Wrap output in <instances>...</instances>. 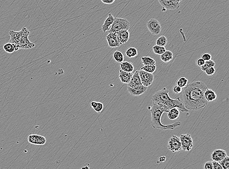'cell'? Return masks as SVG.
<instances>
[{"label":"cell","instance_id":"1","mask_svg":"<svg viewBox=\"0 0 229 169\" xmlns=\"http://www.w3.org/2000/svg\"><path fill=\"white\" fill-rule=\"evenodd\" d=\"M207 86L203 82L197 81L188 84L182 90L183 102L188 110H198L208 103L204 97Z\"/></svg>","mask_w":229,"mask_h":169},{"label":"cell","instance_id":"2","mask_svg":"<svg viewBox=\"0 0 229 169\" xmlns=\"http://www.w3.org/2000/svg\"><path fill=\"white\" fill-rule=\"evenodd\" d=\"M151 114V125L154 129L161 130H174L181 125V122L177 121L173 124L164 125L161 123V118L164 113H168L170 109L164 105H157L152 103L151 107H149Z\"/></svg>","mask_w":229,"mask_h":169},{"label":"cell","instance_id":"3","mask_svg":"<svg viewBox=\"0 0 229 169\" xmlns=\"http://www.w3.org/2000/svg\"><path fill=\"white\" fill-rule=\"evenodd\" d=\"M10 42L16 44L19 49H31L35 47V44L29 39L30 32L27 28L23 27L20 31L10 30Z\"/></svg>","mask_w":229,"mask_h":169},{"label":"cell","instance_id":"4","mask_svg":"<svg viewBox=\"0 0 229 169\" xmlns=\"http://www.w3.org/2000/svg\"><path fill=\"white\" fill-rule=\"evenodd\" d=\"M169 90L164 88L161 90L156 91L151 97L152 103L157 105H164L169 109L177 108L178 105V100L172 99L170 97Z\"/></svg>","mask_w":229,"mask_h":169},{"label":"cell","instance_id":"5","mask_svg":"<svg viewBox=\"0 0 229 169\" xmlns=\"http://www.w3.org/2000/svg\"><path fill=\"white\" fill-rule=\"evenodd\" d=\"M130 23L125 18H114V21L110 29L109 33H116L121 30H129Z\"/></svg>","mask_w":229,"mask_h":169},{"label":"cell","instance_id":"6","mask_svg":"<svg viewBox=\"0 0 229 169\" xmlns=\"http://www.w3.org/2000/svg\"><path fill=\"white\" fill-rule=\"evenodd\" d=\"M168 149L173 152H178L182 150V145L179 137L173 135L170 137L167 145Z\"/></svg>","mask_w":229,"mask_h":169},{"label":"cell","instance_id":"7","mask_svg":"<svg viewBox=\"0 0 229 169\" xmlns=\"http://www.w3.org/2000/svg\"><path fill=\"white\" fill-rule=\"evenodd\" d=\"M182 145V150L184 152L190 151L193 147V140L189 134H181L179 136Z\"/></svg>","mask_w":229,"mask_h":169},{"label":"cell","instance_id":"8","mask_svg":"<svg viewBox=\"0 0 229 169\" xmlns=\"http://www.w3.org/2000/svg\"><path fill=\"white\" fill-rule=\"evenodd\" d=\"M148 30L154 35H158L161 31V25L158 21L155 18H151L147 23Z\"/></svg>","mask_w":229,"mask_h":169},{"label":"cell","instance_id":"9","mask_svg":"<svg viewBox=\"0 0 229 169\" xmlns=\"http://www.w3.org/2000/svg\"><path fill=\"white\" fill-rule=\"evenodd\" d=\"M138 73L142 85L148 87L152 85L155 79L153 73H148L141 70L138 71Z\"/></svg>","mask_w":229,"mask_h":169},{"label":"cell","instance_id":"10","mask_svg":"<svg viewBox=\"0 0 229 169\" xmlns=\"http://www.w3.org/2000/svg\"><path fill=\"white\" fill-rule=\"evenodd\" d=\"M158 1L165 10H177L180 6V4L174 0H158Z\"/></svg>","mask_w":229,"mask_h":169},{"label":"cell","instance_id":"11","mask_svg":"<svg viewBox=\"0 0 229 169\" xmlns=\"http://www.w3.org/2000/svg\"><path fill=\"white\" fill-rule=\"evenodd\" d=\"M28 140L29 143L36 145H44L47 142L45 137L38 134H30Z\"/></svg>","mask_w":229,"mask_h":169},{"label":"cell","instance_id":"12","mask_svg":"<svg viewBox=\"0 0 229 169\" xmlns=\"http://www.w3.org/2000/svg\"><path fill=\"white\" fill-rule=\"evenodd\" d=\"M106 40L108 45L110 48H114L121 46L120 42L118 41L116 33H109L106 36Z\"/></svg>","mask_w":229,"mask_h":169},{"label":"cell","instance_id":"13","mask_svg":"<svg viewBox=\"0 0 229 169\" xmlns=\"http://www.w3.org/2000/svg\"><path fill=\"white\" fill-rule=\"evenodd\" d=\"M148 87L142 85L136 86L134 88H130L128 86L127 90L128 93L133 96H140L146 92Z\"/></svg>","mask_w":229,"mask_h":169},{"label":"cell","instance_id":"14","mask_svg":"<svg viewBox=\"0 0 229 169\" xmlns=\"http://www.w3.org/2000/svg\"><path fill=\"white\" fill-rule=\"evenodd\" d=\"M227 156V153L225 150L217 149L212 152L211 157L213 161L219 162Z\"/></svg>","mask_w":229,"mask_h":169},{"label":"cell","instance_id":"15","mask_svg":"<svg viewBox=\"0 0 229 169\" xmlns=\"http://www.w3.org/2000/svg\"><path fill=\"white\" fill-rule=\"evenodd\" d=\"M116 34L121 45L127 43L130 39V34L128 30H120L116 33Z\"/></svg>","mask_w":229,"mask_h":169},{"label":"cell","instance_id":"16","mask_svg":"<svg viewBox=\"0 0 229 169\" xmlns=\"http://www.w3.org/2000/svg\"><path fill=\"white\" fill-rule=\"evenodd\" d=\"M142 85V84L140 78L139 77L138 71H135V73H133V75L132 77L130 83L128 84V86L130 88H134Z\"/></svg>","mask_w":229,"mask_h":169},{"label":"cell","instance_id":"17","mask_svg":"<svg viewBox=\"0 0 229 169\" xmlns=\"http://www.w3.org/2000/svg\"><path fill=\"white\" fill-rule=\"evenodd\" d=\"M132 75V72H125L121 70L119 71V78L121 82L123 84H128L130 83Z\"/></svg>","mask_w":229,"mask_h":169},{"label":"cell","instance_id":"18","mask_svg":"<svg viewBox=\"0 0 229 169\" xmlns=\"http://www.w3.org/2000/svg\"><path fill=\"white\" fill-rule=\"evenodd\" d=\"M114 17L113 16L111 13H109L107 17V19L105 21L103 25H102V29L104 33H105L107 31L110 29L112 25H113V21H114Z\"/></svg>","mask_w":229,"mask_h":169},{"label":"cell","instance_id":"19","mask_svg":"<svg viewBox=\"0 0 229 169\" xmlns=\"http://www.w3.org/2000/svg\"><path fill=\"white\" fill-rule=\"evenodd\" d=\"M204 97L207 102H212L217 98V96L216 92L211 89H207L204 92Z\"/></svg>","mask_w":229,"mask_h":169},{"label":"cell","instance_id":"20","mask_svg":"<svg viewBox=\"0 0 229 169\" xmlns=\"http://www.w3.org/2000/svg\"><path fill=\"white\" fill-rule=\"evenodd\" d=\"M120 67L122 71L127 72H132L135 67L132 63L128 61H123L120 63Z\"/></svg>","mask_w":229,"mask_h":169},{"label":"cell","instance_id":"21","mask_svg":"<svg viewBox=\"0 0 229 169\" xmlns=\"http://www.w3.org/2000/svg\"><path fill=\"white\" fill-rule=\"evenodd\" d=\"M3 49L7 53H12L16 51L19 50L18 47L16 44L10 42L4 44Z\"/></svg>","mask_w":229,"mask_h":169},{"label":"cell","instance_id":"22","mask_svg":"<svg viewBox=\"0 0 229 169\" xmlns=\"http://www.w3.org/2000/svg\"><path fill=\"white\" fill-rule=\"evenodd\" d=\"M173 53L170 51H166L164 53L160 55V59L163 62L167 63L173 59Z\"/></svg>","mask_w":229,"mask_h":169},{"label":"cell","instance_id":"23","mask_svg":"<svg viewBox=\"0 0 229 169\" xmlns=\"http://www.w3.org/2000/svg\"><path fill=\"white\" fill-rule=\"evenodd\" d=\"M180 112L178 109L176 108H173L170 109L168 113V117L169 119L171 120H175L179 118Z\"/></svg>","mask_w":229,"mask_h":169},{"label":"cell","instance_id":"24","mask_svg":"<svg viewBox=\"0 0 229 169\" xmlns=\"http://www.w3.org/2000/svg\"><path fill=\"white\" fill-rule=\"evenodd\" d=\"M90 106L97 113H101L104 108L103 103L101 102H96V101L91 102L90 103Z\"/></svg>","mask_w":229,"mask_h":169},{"label":"cell","instance_id":"25","mask_svg":"<svg viewBox=\"0 0 229 169\" xmlns=\"http://www.w3.org/2000/svg\"><path fill=\"white\" fill-rule=\"evenodd\" d=\"M126 55L128 57L133 58L136 56L138 55V51L136 48L133 47H130L126 50Z\"/></svg>","mask_w":229,"mask_h":169},{"label":"cell","instance_id":"26","mask_svg":"<svg viewBox=\"0 0 229 169\" xmlns=\"http://www.w3.org/2000/svg\"><path fill=\"white\" fill-rule=\"evenodd\" d=\"M113 59L115 61L119 63H121L123 62L124 60V56L123 54L121 52L118 51H115L114 52L113 54Z\"/></svg>","mask_w":229,"mask_h":169},{"label":"cell","instance_id":"27","mask_svg":"<svg viewBox=\"0 0 229 169\" xmlns=\"http://www.w3.org/2000/svg\"><path fill=\"white\" fill-rule=\"evenodd\" d=\"M142 63L143 65H156V62L149 56H143L141 57Z\"/></svg>","mask_w":229,"mask_h":169},{"label":"cell","instance_id":"28","mask_svg":"<svg viewBox=\"0 0 229 169\" xmlns=\"http://www.w3.org/2000/svg\"><path fill=\"white\" fill-rule=\"evenodd\" d=\"M156 69V65H144L141 68V70L150 73H154Z\"/></svg>","mask_w":229,"mask_h":169},{"label":"cell","instance_id":"29","mask_svg":"<svg viewBox=\"0 0 229 169\" xmlns=\"http://www.w3.org/2000/svg\"><path fill=\"white\" fill-rule=\"evenodd\" d=\"M188 84V80L184 77H181L178 79L176 81L177 86L181 87V88H184Z\"/></svg>","mask_w":229,"mask_h":169},{"label":"cell","instance_id":"30","mask_svg":"<svg viewBox=\"0 0 229 169\" xmlns=\"http://www.w3.org/2000/svg\"><path fill=\"white\" fill-rule=\"evenodd\" d=\"M152 50L155 54L160 55L163 54L166 51V49L165 47H161V46H157V45L154 46L152 48Z\"/></svg>","mask_w":229,"mask_h":169},{"label":"cell","instance_id":"31","mask_svg":"<svg viewBox=\"0 0 229 169\" xmlns=\"http://www.w3.org/2000/svg\"><path fill=\"white\" fill-rule=\"evenodd\" d=\"M167 38L165 36H160L156 40V45L157 46H161V47H165L167 44Z\"/></svg>","mask_w":229,"mask_h":169},{"label":"cell","instance_id":"32","mask_svg":"<svg viewBox=\"0 0 229 169\" xmlns=\"http://www.w3.org/2000/svg\"><path fill=\"white\" fill-rule=\"evenodd\" d=\"M216 66V63L212 60H209L207 61H205V64L202 67H201V70L203 71H205V70H206L207 68H209L210 67H215V66Z\"/></svg>","mask_w":229,"mask_h":169},{"label":"cell","instance_id":"33","mask_svg":"<svg viewBox=\"0 0 229 169\" xmlns=\"http://www.w3.org/2000/svg\"><path fill=\"white\" fill-rule=\"evenodd\" d=\"M223 169H229V157L227 156L219 162Z\"/></svg>","mask_w":229,"mask_h":169},{"label":"cell","instance_id":"34","mask_svg":"<svg viewBox=\"0 0 229 169\" xmlns=\"http://www.w3.org/2000/svg\"><path fill=\"white\" fill-rule=\"evenodd\" d=\"M205 72L207 75L212 76L215 74L216 72V69L214 67H210L209 68H207L205 70Z\"/></svg>","mask_w":229,"mask_h":169},{"label":"cell","instance_id":"35","mask_svg":"<svg viewBox=\"0 0 229 169\" xmlns=\"http://www.w3.org/2000/svg\"><path fill=\"white\" fill-rule=\"evenodd\" d=\"M201 58L202 59L205 61H207L209 60H211L212 56L210 53L207 52L204 53L201 56Z\"/></svg>","mask_w":229,"mask_h":169},{"label":"cell","instance_id":"36","mask_svg":"<svg viewBox=\"0 0 229 169\" xmlns=\"http://www.w3.org/2000/svg\"><path fill=\"white\" fill-rule=\"evenodd\" d=\"M173 90L174 94H179L182 91V88H181V87L178 86L176 85L175 86H174Z\"/></svg>","mask_w":229,"mask_h":169},{"label":"cell","instance_id":"37","mask_svg":"<svg viewBox=\"0 0 229 169\" xmlns=\"http://www.w3.org/2000/svg\"><path fill=\"white\" fill-rule=\"evenodd\" d=\"M203 167H204V169H213L212 161H209L206 162L204 164Z\"/></svg>","mask_w":229,"mask_h":169},{"label":"cell","instance_id":"38","mask_svg":"<svg viewBox=\"0 0 229 169\" xmlns=\"http://www.w3.org/2000/svg\"><path fill=\"white\" fill-rule=\"evenodd\" d=\"M205 61L203 59H202L201 58H199L197 59L196 61V64L197 66L200 67H201L205 64Z\"/></svg>","mask_w":229,"mask_h":169},{"label":"cell","instance_id":"39","mask_svg":"<svg viewBox=\"0 0 229 169\" xmlns=\"http://www.w3.org/2000/svg\"><path fill=\"white\" fill-rule=\"evenodd\" d=\"M212 164L213 169H223L219 162H215L212 161Z\"/></svg>","mask_w":229,"mask_h":169},{"label":"cell","instance_id":"40","mask_svg":"<svg viewBox=\"0 0 229 169\" xmlns=\"http://www.w3.org/2000/svg\"><path fill=\"white\" fill-rule=\"evenodd\" d=\"M101 1L104 4L110 5L113 3L115 0H101Z\"/></svg>","mask_w":229,"mask_h":169},{"label":"cell","instance_id":"41","mask_svg":"<svg viewBox=\"0 0 229 169\" xmlns=\"http://www.w3.org/2000/svg\"><path fill=\"white\" fill-rule=\"evenodd\" d=\"M166 160V157L165 156H160L158 159L159 163H162V162H165Z\"/></svg>","mask_w":229,"mask_h":169},{"label":"cell","instance_id":"42","mask_svg":"<svg viewBox=\"0 0 229 169\" xmlns=\"http://www.w3.org/2000/svg\"><path fill=\"white\" fill-rule=\"evenodd\" d=\"M174 1H175V2H178V3H179L180 4V2H181L182 0H174Z\"/></svg>","mask_w":229,"mask_h":169}]
</instances>
